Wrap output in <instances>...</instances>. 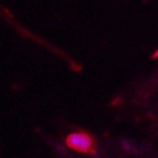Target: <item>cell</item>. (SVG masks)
<instances>
[{
  "label": "cell",
  "instance_id": "obj_1",
  "mask_svg": "<svg viewBox=\"0 0 158 158\" xmlns=\"http://www.w3.org/2000/svg\"><path fill=\"white\" fill-rule=\"evenodd\" d=\"M64 143L71 151L81 154H94L97 151L95 140L85 131H75L66 136Z\"/></svg>",
  "mask_w": 158,
  "mask_h": 158
}]
</instances>
